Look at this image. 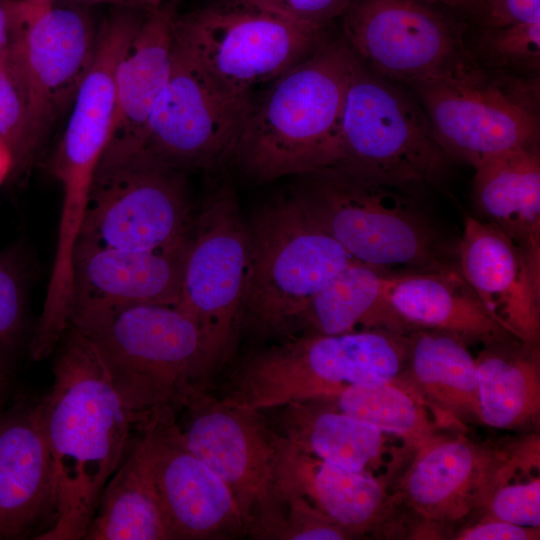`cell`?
<instances>
[{
    "instance_id": "obj_1",
    "label": "cell",
    "mask_w": 540,
    "mask_h": 540,
    "mask_svg": "<svg viewBox=\"0 0 540 540\" xmlns=\"http://www.w3.org/2000/svg\"><path fill=\"white\" fill-rule=\"evenodd\" d=\"M54 353L53 383L37 400V409L52 459L58 517L39 540H80L136 419L79 329L69 324Z\"/></svg>"
},
{
    "instance_id": "obj_2",
    "label": "cell",
    "mask_w": 540,
    "mask_h": 540,
    "mask_svg": "<svg viewBox=\"0 0 540 540\" xmlns=\"http://www.w3.org/2000/svg\"><path fill=\"white\" fill-rule=\"evenodd\" d=\"M352 58L342 37L326 39L270 82L252 100L231 162L256 183L337 166Z\"/></svg>"
},
{
    "instance_id": "obj_3",
    "label": "cell",
    "mask_w": 540,
    "mask_h": 540,
    "mask_svg": "<svg viewBox=\"0 0 540 540\" xmlns=\"http://www.w3.org/2000/svg\"><path fill=\"white\" fill-rule=\"evenodd\" d=\"M296 177L290 193L356 261L397 273L460 272L457 244L444 237L421 199L338 166Z\"/></svg>"
},
{
    "instance_id": "obj_4",
    "label": "cell",
    "mask_w": 540,
    "mask_h": 540,
    "mask_svg": "<svg viewBox=\"0 0 540 540\" xmlns=\"http://www.w3.org/2000/svg\"><path fill=\"white\" fill-rule=\"evenodd\" d=\"M92 343L136 419L183 409L206 391L201 333L175 305L145 304L72 320Z\"/></svg>"
},
{
    "instance_id": "obj_5",
    "label": "cell",
    "mask_w": 540,
    "mask_h": 540,
    "mask_svg": "<svg viewBox=\"0 0 540 540\" xmlns=\"http://www.w3.org/2000/svg\"><path fill=\"white\" fill-rule=\"evenodd\" d=\"M240 329L256 338L295 337L309 301L356 260L289 193L252 216Z\"/></svg>"
},
{
    "instance_id": "obj_6",
    "label": "cell",
    "mask_w": 540,
    "mask_h": 540,
    "mask_svg": "<svg viewBox=\"0 0 540 540\" xmlns=\"http://www.w3.org/2000/svg\"><path fill=\"white\" fill-rule=\"evenodd\" d=\"M340 149L338 167L421 200L446 185L456 162L413 95L354 55L341 114Z\"/></svg>"
},
{
    "instance_id": "obj_7",
    "label": "cell",
    "mask_w": 540,
    "mask_h": 540,
    "mask_svg": "<svg viewBox=\"0 0 540 540\" xmlns=\"http://www.w3.org/2000/svg\"><path fill=\"white\" fill-rule=\"evenodd\" d=\"M407 358V333L384 328L298 335L245 357L223 400L260 411L328 399L353 385L397 380Z\"/></svg>"
},
{
    "instance_id": "obj_8",
    "label": "cell",
    "mask_w": 540,
    "mask_h": 540,
    "mask_svg": "<svg viewBox=\"0 0 540 540\" xmlns=\"http://www.w3.org/2000/svg\"><path fill=\"white\" fill-rule=\"evenodd\" d=\"M407 87L446 152L473 168L495 155L539 146V78L475 62Z\"/></svg>"
},
{
    "instance_id": "obj_9",
    "label": "cell",
    "mask_w": 540,
    "mask_h": 540,
    "mask_svg": "<svg viewBox=\"0 0 540 540\" xmlns=\"http://www.w3.org/2000/svg\"><path fill=\"white\" fill-rule=\"evenodd\" d=\"M173 40L221 88L253 99L325 40V29L298 23L243 0H216L173 20Z\"/></svg>"
},
{
    "instance_id": "obj_10",
    "label": "cell",
    "mask_w": 540,
    "mask_h": 540,
    "mask_svg": "<svg viewBox=\"0 0 540 540\" xmlns=\"http://www.w3.org/2000/svg\"><path fill=\"white\" fill-rule=\"evenodd\" d=\"M249 260V228L229 180L215 184L195 217L178 303L198 327L208 381L232 355Z\"/></svg>"
},
{
    "instance_id": "obj_11",
    "label": "cell",
    "mask_w": 540,
    "mask_h": 540,
    "mask_svg": "<svg viewBox=\"0 0 540 540\" xmlns=\"http://www.w3.org/2000/svg\"><path fill=\"white\" fill-rule=\"evenodd\" d=\"M185 172L144 152L98 164L75 245L160 248L193 232Z\"/></svg>"
},
{
    "instance_id": "obj_12",
    "label": "cell",
    "mask_w": 540,
    "mask_h": 540,
    "mask_svg": "<svg viewBox=\"0 0 540 540\" xmlns=\"http://www.w3.org/2000/svg\"><path fill=\"white\" fill-rule=\"evenodd\" d=\"M340 18L353 55L395 83L442 77L476 61L460 25L424 0H352Z\"/></svg>"
},
{
    "instance_id": "obj_13",
    "label": "cell",
    "mask_w": 540,
    "mask_h": 540,
    "mask_svg": "<svg viewBox=\"0 0 540 540\" xmlns=\"http://www.w3.org/2000/svg\"><path fill=\"white\" fill-rule=\"evenodd\" d=\"M252 100L221 88L173 40L169 76L140 151L182 172L216 170L231 162Z\"/></svg>"
},
{
    "instance_id": "obj_14",
    "label": "cell",
    "mask_w": 540,
    "mask_h": 540,
    "mask_svg": "<svg viewBox=\"0 0 540 540\" xmlns=\"http://www.w3.org/2000/svg\"><path fill=\"white\" fill-rule=\"evenodd\" d=\"M96 44L97 29L85 7L54 5L41 13L28 7L15 49L28 93L27 150L32 166L56 121L71 108Z\"/></svg>"
},
{
    "instance_id": "obj_15",
    "label": "cell",
    "mask_w": 540,
    "mask_h": 540,
    "mask_svg": "<svg viewBox=\"0 0 540 540\" xmlns=\"http://www.w3.org/2000/svg\"><path fill=\"white\" fill-rule=\"evenodd\" d=\"M180 427L188 448L230 489L245 529L272 504L280 435L272 433L259 411L216 400L206 391L184 407Z\"/></svg>"
},
{
    "instance_id": "obj_16",
    "label": "cell",
    "mask_w": 540,
    "mask_h": 540,
    "mask_svg": "<svg viewBox=\"0 0 540 540\" xmlns=\"http://www.w3.org/2000/svg\"><path fill=\"white\" fill-rule=\"evenodd\" d=\"M174 540L231 538L246 533L224 481L186 445L172 412L152 414L135 426Z\"/></svg>"
},
{
    "instance_id": "obj_17",
    "label": "cell",
    "mask_w": 540,
    "mask_h": 540,
    "mask_svg": "<svg viewBox=\"0 0 540 540\" xmlns=\"http://www.w3.org/2000/svg\"><path fill=\"white\" fill-rule=\"evenodd\" d=\"M191 239L143 251L75 245L69 323L135 305H176Z\"/></svg>"
},
{
    "instance_id": "obj_18",
    "label": "cell",
    "mask_w": 540,
    "mask_h": 540,
    "mask_svg": "<svg viewBox=\"0 0 540 540\" xmlns=\"http://www.w3.org/2000/svg\"><path fill=\"white\" fill-rule=\"evenodd\" d=\"M57 517L52 459L37 400L19 396L0 410V539L39 540Z\"/></svg>"
},
{
    "instance_id": "obj_19",
    "label": "cell",
    "mask_w": 540,
    "mask_h": 540,
    "mask_svg": "<svg viewBox=\"0 0 540 540\" xmlns=\"http://www.w3.org/2000/svg\"><path fill=\"white\" fill-rule=\"evenodd\" d=\"M457 253L461 275L489 315L523 343L537 346L540 272L522 248L493 224L466 216Z\"/></svg>"
},
{
    "instance_id": "obj_20",
    "label": "cell",
    "mask_w": 540,
    "mask_h": 540,
    "mask_svg": "<svg viewBox=\"0 0 540 540\" xmlns=\"http://www.w3.org/2000/svg\"><path fill=\"white\" fill-rule=\"evenodd\" d=\"M503 459L459 436H436L414 451L398 494L431 523L456 522L484 505Z\"/></svg>"
},
{
    "instance_id": "obj_21",
    "label": "cell",
    "mask_w": 540,
    "mask_h": 540,
    "mask_svg": "<svg viewBox=\"0 0 540 540\" xmlns=\"http://www.w3.org/2000/svg\"><path fill=\"white\" fill-rule=\"evenodd\" d=\"M174 0L148 11L115 73V111L99 163H111L142 149L155 102L172 61ZM98 163V164H99Z\"/></svg>"
},
{
    "instance_id": "obj_22",
    "label": "cell",
    "mask_w": 540,
    "mask_h": 540,
    "mask_svg": "<svg viewBox=\"0 0 540 540\" xmlns=\"http://www.w3.org/2000/svg\"><path fill=\"white\" fill-rule=\"evenodd\" d=\"M384 477L327 463L280 435L275 491L303 497L351 537L381 523L392 506Z\"/></svg>"
},
{
    "instance_id": "obj_23",
    "label": "cell",
    "mask_w": 540,
    "mask_h": 540,
    "mask_svg": "<svg viewBox=\"0 0 540 540\" xmlns=\"http://www.w3.org/2000/svg\"><path fill=\"white\" fill-rule=\"evenodd\" d=\"M387 303L403 333L432 329L485 345L516 338L489 315L460 272L398 273Z\"/></svg>"
},
{
    "instance_id": "obj_24",
    "label": "cell",
    "mask_w": 540,
    "mask_h": 540,
    "mask_svg": "<svg viewBox=\"0 0 540 540\" xmlns=\"http://www.w3.org/2000/svg\"><path fill=\"white\" fill-rule=\"evenodd\" d=\"M473 199L484 221L519 245L540 272V150L518 148L474 167Z\"/></svg>"
},
{
    "instance_id": "obj_25",
    "label": "cell",
    "mask_w": 540,
    "mask_h": 540,
    "mask_svg": "<svg viewBox=\"0 0 540 540\" xmlns=\"http://www.w3.org/2000/svg\"><path fill=\"white\" fill-rule=\"evenodd\" d=\"M85 540H174L135 427L120 464L105 484Z\"/></svg>"
},
{
    "instance_id": "obj_26",
    "label": "cell",
    "mask_w": 540,
    "mask_h": 540,
    "mask_svg": "<svg viewBox=\"0 0 540 540\" xmlns=\"http://www.w3.org/2000/svg\"><path fill=\"white\" fill-rule=\"evenodd\" d=\"M407 337L402 376L443 415L454 421L478 419L476 360L467 343L432 329H413Z\"/></svg>"
},
{
    "instance_id": "obj_27",
    "label": "cell",
    "mask_w": 540,
    "mask_h": 540,
    "mask_svg": "<svg viewBox=\"0 0 540 540\" xmlns=\"http://www.w3.org/2000/svg\"><path fill=\"white\" fill-rule=\"evenodd\" d=\"M282 429L286 440L301 450L340 468L371 473L381 463L386 433L320 400L286 405Z\"/></svg>"
},
{
    "instance_id": "obj_28",
    "label": "cell",
    "mask_w": 540,
    "mask_h": 540,
    "mask_svg": "<svg viewBox=\"0 0 540 540\" xmlns=\"http://www.w3.org/2000/svg\"><path fill=\"white\" fill-rule=\"evenodd\" d=\"M476 360L478 420L512 429L539 415L540 374L537 346L513 338L486 344Z\"/></svg>"
},
{
    "instance_id": "obj_29",
    "label": "cell",
    "mask_w": 540,
    "mask_h": 540,
    "mask_svg": "<svg viewBox=\"0 0 540 540\" xmlns=\"http://www.w3.org/2000/svg\"><path fill=\"white\" fill-rule=\"evenodd\" d=\"M397 274L353 262L309 301L298 319L295 337L374 328L401 333L391 318L387 303L390 285Z\"/></svg>"
},
{
    "instance_id": "obj_30",
    "label": "cell",
    "mask_w": 540,
    "mask_h": 540,
    "mask_svg": "<svg viewBox=\"0 0 540 540\" xmlns=\"http://www.w3.org/2000/svg\"><path fill=\"white\" fill-rule=\"evenodd\" d=\"M320 400L403 440L413 452L438 436V425L448 419L402 375L391 382L353 385Z\"/></svg>"
},
{
    "instance_id": "obj_31",
    "label": "cell",
    "mask_w": 540,
    "mask_h": 540,
    "mask_svg": "<svg viewBox=\"0 0 540 540\" xmlns=\"http://www.w3.org/2000/svg\"><path fill=\"white\" fill-rule=\"evenodd\" d=\"M34 331L28 310V276L16 255L0 257V373L13 376Z\"/></svg>"
},
{
    "instance_id": "obj_32",
    "label": "cell",
    "mask_w": 540,
    "mask_h": 540,
    "mask_svg": "<svg viewBox=\"0 0 540 540\" xmlns=\"http://www.w3.org/2000/svg\"><path fill=\"white\" fill-rule=\"evenodd\" d=\"M260 539L341 540L352 538L303 497L274 492L271 507L248 528Z\"/></svg>"
},
{
    "instance_id": "obj_33",
    "label": "cell",
    "mask_w": 540,
    "mask_h": 540,
    "mask_svg": "<svg viewBox=\"0 0 540 540\" xmlns=\"http://www.w3.org/2000/svg\"><path fill=\"white\" fill-rule=\"evenodd\" d=\"M28 93L15 44L0 56V140L9 149L19 179L32 165L27 150Z\"/></svg>"
},
{
    "instance_id": "obj_34",
    "label": "cell",
    "mask_w": 540,
    "mask_h": 540,
    "mask_svg": "<svg viewBox=\"0 0 540 540\" xmlns=\"http://www.w3.org/2000/svg\"><path fill=\"white\" fill-rule=\"evenodd\" d=\"M479 51L487 66L527 74L539 70L540 22L483 29Z\"/></svg>"
},
{
    "instance_id": "obj_35",
    "label": "cell",
    "mask_w": 540,
    "mask_h": 540,
    "mask_svg": "<svg viewBox=\"0 0 540 540\" xmlns=\"http://www.w3.org/2000/svg\"><path fill=\"white\" fill-rule=\"evenodd\" d=\"M509 479L501 474L497 468L489 494L483 505L488 511L485 518L502 520L524 527L539 528V473L529 475L526 480H511L512 482H510Z\"/></svg>"
},
{
    "instance_id": "obj_36",
    "label": "cell",
    "mask_w": 540,
    "mask_h": 540,
    "mask_svg": "<svg viewBox=\"0 0 540 540\" xmlns=\"http://www.w3.org/2000/svg\"><path fill=\"white\" fill-rule=\"evenodd\" d=\"M301 24L326 29L352 0H243Z\"/></svg>"
},
{
    "instance_id": "obj_37",
    "label": "cell",
    "mask_w": 540,
    "mask_h": 540,
    "mask_svg": "<svg viewBox=\"0 0 540 540\" xmlns=\"http://www.w3.org/2000/svg\"><path fill=\"white\" fill-rule=\"evenodd\" d=\"M483 29L540 22V0H479Z\"/></svg>"
},
{
    "instance_id": "obj_38",
    "label": "cell",
    "mask_w": 540,
    "mask_h": 540,
    "mask_svg": "<svg viewBox=\"0 0 540 540\" xmlns=\"http://www.w3.org/2000/svg\"><path fill=\"white\" fill-rule=\"evenodd\" d=\"M539 528H530L502 520L484 518L479 523L462 529L460 540H527L538 539Z\"/></svg>"
},
{
    "instance_id": "obj_39",
    "label": "cell",
    "mask_w": 540,
    "mask_h": 540,
    "mask_svg": "<svg viewBox=\"0 0 540 540\" xmlns=\"http://www.w3.org/2000/svg\"><path fill=\"white\" fill-rule=\"evenodd\" d=\"M27 13L23 0H0V56L17 41Z\"/></svg>"
},
{
    "instance_id": "obj_40",
    "label": "cell",
    "mask_w": 540,
    "mask_h": 540,
    "mask_svg": "<svg viewBox=\"0 0 540 540\" xmlns=\"http://www.w3.org/2000/svg\"><path fill=\"white\" fill-rule=\"evenodd\" d=\"M69 4L87 7L98 4L113 5L115 8H128L150 11L159 7L165 0H68Z\"/></svg>"
},
{
    "instance_id": "obj_41",
    "label": "cell",
    "mask_w": 540,
    "mask_h": 540,
    "mask_svg": "<svg viewBox=\"0 0 540 540\" xmlns=\"http://www.w3.org/2000/svg\"><path fill=\"white\" fill-rule=\"evenodd\" d=\"M430 4H440L447 8L464 11L476 15L479 9V0H424Z\"/></svg>"
},
{
    "instance_id": "obj_42",
    "label": "cell",
    "mask_w": 540,
    "mask_h": 540,
    "mask_svg": "<svg viewBox=\"0 0 540 540\" xmlns=\"http://www.w3.org/2000/svg\"><path fill=\"white\" fill-rule=\"evenodd\" d=\"M13 167L11 153L7 146L0 140V184L10 177Z\"/></svg>"
},
{
    "instance_id": "obj_43",
    "label": "cell",
    "mask_w": 540,
    "mask_h": 540,
    "mask_svg": "<svg viewBox=\"0 0 540 540\" xmlns=\"http://www.w3.org/2000/svg\"><path fill=\"white\" fill-rule=\"evenodd\" d=\"M12 377L0 373V410L4 408L10 398Z\"/></svg>"
},
{
    "instance_id": "obj_44",
    "label": "cell",
    "mask_w": 540,
    "mask_h": 540,
    "mask_svg": "<svg viewBox=\"0 0 540 540\" xmlns=\"http://www.w3.org/2000/svg\"><path fill=\"white\" fill-rule=\"evenodd\" d=\"M34 13H41L55 5L56 0H23Z\"/></svg>"
}]
</instances>
